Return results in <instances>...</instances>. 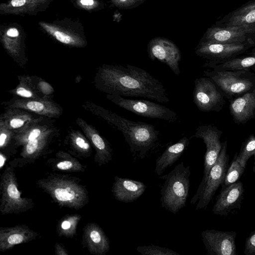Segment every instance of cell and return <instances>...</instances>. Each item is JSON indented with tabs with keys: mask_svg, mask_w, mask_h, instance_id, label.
I'll return each instance as SVG.
<instances>
[{
	"mask_svg": "<svg viewBox=\"0 0 255 255\" xmlns=\"http://www.w3.org/2000/svg\"><path fill=\"white\" fill-rule=\"evenodd\" d=\"M0 191V212L2 215L21 213L33 207L31 199L21 197L16 176L11 167H6L2 173Z\"/></svg>",
	"mask_w": 255,
	"mask_h": 255,
	"instance_id": "6",
	"label": "cell"
},
{
	"mask_svg": "<svg viewBox=\"0 0 255 255\" xmlns=\"http://www.w3.org/2000/svg\"><path fill=\"white\" fill-rule=\"evenodd\" d=\"M147 52L152 61L157 59L167 65L175 74H180L179 63L181 59V52L172 41L163 37H155L149 42Z\"/></svg>",
	"mask_w": 255,
	"mask_h": 255,
	"instance_id": "13",
	"label": "cell"
},
{
	"mask_svg": "<svg viewBox=\"0 0 255 255\" xmlns=\"http://www.w3.org/2000/svg\"><path fill=\"white\" fill-rule=\"evenodd\" d=\"M250 55L255 56V46L254 48L252 49Z\"/></svg>",
	"mask_w": 255,
	"mask_h": 255,
	"instance_id": "42",
	"label": "cell"
},
{
	"mask_svg": "<svg viewBox=\"0 0 255 255\" xmlns=\"http://www.w3.org/2000/svg\"><path fill=\"white\" fill-rule=\"evenodd\" d=\"M55 254L56 255H67V250L61 245L56 243L55 245Z\"/></svg>",
	"mask_w": 255,
	"mask_h": 255,
	"instance_id": "33",
	"label": "cell"
},
{
	"mask_svg": "<svg viewBox=\"0 0 255 255\" xmlns=\"http://www.w3.org/2000/svg\"><path fill=\"white\" fill-rule=\"evenodd\" d=\"M217 71H240L255 69V56H237L217 62H207L205 65Z\"/></svg>",
	"mask_w": 255,
	"mask_h": 255,
	"instance_id": "22",
	"label": "cell"
},
{
	"mask_svg": "<svg viewBox=\"0 0 255 255\" xmlns=\"http://www.w3.org/2000/svg\"><path fill=\"white\" fill-rule=\"evenodd\" d=\"M190 167L183 161L159 178L164 181L160 190V204L163 208L176 214L186 205L190 189Z\"/></svg>",
	"mask_w": 255,
	"mask_h": 255,
	"instance_id": "4",
	"label": "cell"
},
{
	"mask_svg": "<svg viewBox=\"0 0 255 255\" xmlns=\"http://www.w3.org/2000/svg\"><path fill=\"white\" fill-rule=\"evenodd\" d=\"M24 121L20 119H13L10 121V125L13 128H18L21 127Z\"/></svg>",
	"mask_w": 255,
	"mask_h": 255,
	"instance_id": "34",
	"label": "cell"
},
{
	"mask_svg": "<svg viewBox=\"0 0 255 255\" xmlns=\"http://www.w3.org/2000/svg\"><path fill=\"white\" fill-rule=\"evenodd\" d=\"M16 93L18 95L27 98L32 96V93L30 91L22 88H19L16 91Z\"/></svg>",
	"mask_w": 255,
	"mask_h": 255,
	"instance_id": "35",
	"label": "cell"
},
{
	"mask_svg": "<svg viewBox=\"0 0 255 255\" xmlns=\"http://www.w3.org/2000/svg\"><path fill=\"white\" fill-rule=\"evenodd\" d=\"M255 46L253 43H223L200 41L195 49V53L207 59L209 62H217L243 54Z\"/></svg>",
	"mask_w": 255,
	"mask_h": 255,
	"instance_id": "12",
	"label": "cell"
},
{
	"mask_svg": "<svg viewBox=\"0 0 255 255\" xmlns=\"http://www.w3.org/2000/svg\"><path fill=\"white\" fill-rule=\"evenodd\" d=\"M82 218L80 214L67 215L58 222L57 232L60 237L72 238L76 235L77 225Z\"/></svg>",
	"mask_w": 255,
	"mask_h": 255,
	"instance_id": "23",
	"label": "cell"
},
{
	"mask_svg": "<svg viewBox=\"0 0 255 255\" xmlns=\"http://www.w3.org/2000/svg\"><path fill=\"white\" fill-rule=\"evenodd\" d=\"M53 167L58 170L65 172H80L84 169V166L77 160L70 157H66L56 161Z\"/></svg>",
	"mask_w": 255,
	"mask_h": 255,
	"instance_id": "26",
	"label": "cell"
},
{
	"mask_svg": "<svg viewBox=\"0 0 255 255\" xmlns=\"http://www.w3.org/2000/svg\"><path fill=\"white\" fill-rule=\"evenodd\" d=\"M75 144L82 151H88L90 148L89 144L86 142L84 139L81 137H77L76 138Z\"/></svg>",
	"mask_w": 255,
	"mask_h": 255,
	"instance_id": "32",
	"label": "cell"
},
{
	"mask_svg": "<svg viewBox=\"0 0 255 255\" xmlns=\"http://www.w3.org/2000/svg\"><path fill=\"white\" fill-rule=\"evenodd\" d=\"M6 138L7 136L4 133H1L0 135V147L1 148L5 144Z\"/></svg>",
	"mask_w": 255,
	"mask_h": 255,
	"instance_id": "39",
	"label": "cell"
},
{
	"mask_svg": "<svg viewBox=\"0 0 255 255\" xmlns=\"http://www.w3.org/2000/svg\"><path fill=\"white\" fill-rule=\"evenodd\" d=\"M6 158L5 156L2 154H0V168H2L5 164Z\"/></svg>",
	"mask_w": 255,
	"mask_h": 255,
	"instance_id": "41",
	"label": "cell"
},
{
	"mask_svg": "<svg viewBox=\"0 0 255 255\" xmlns=\"http://www.w3.org/2000/svg\"><path fill=\"white\" fill-rule=\"evenodd\" d=\"M6 34L9 36L14 37L18 36L19 32L15 28H10L8 29Z\"/></svg>",
	"mask_w": 255,
	"mask_h": 255,
	"instance_id": "38",
	"label": "cell"
},
{
	"mask_svg": "<svg viewBox=\"0 0 255 255\" xmlns=\"http://www.w3.org/2000/svg\"><path fill=\"white\" fill-rule=\"evenodd\" d=\"M251 156L254 157V167H255V135L254 134H250L249 137L242 142L240 151L237 155V160L243 167L246 168L248 161Z\"/></svg>",
	"mask_w": 255,
	"mask_h": 255,
	"instance_id": "24",
	"label": "cell"
},
{
	"mask_svg": "<svg viewBox=\"0 0 255 255\" xmlns=\"http://www.w3.org/2000/svg\"><path fill=\"white\" fill-rule=\"evenodd\" d=\"M80 2L85 5H92L94 3L93 0H81Z\"/></svg>",
	"mask_w": 255,
	"mask_h": 255,
	"instance_id": "40",
	"label": "cell"
},
{
	"mask_svg": "<svg viewBox=\"0 0 255 255\" xmlns=\"http://www.w3.org/2000/svg\"><path fill=\"white\" fill-rule=\"evenodd\" d=\"M244 253L246 255H255V230L247 238Z\"/></svg>",
	"mask_w": 255,
	"mask_h": 255,
	"instance_id": "30",
	"label": "cell"
},
{
	"mask_svg": "<svg viewBox=\"0 0 255 255\" xmlns=\"http://www.w3.org/2000/svg\"><path fill=\"white\" fill-rule=\"evenodd\" d=\"M136 250L142 255H180L178 253L168 248L153 245L138 246Z\"/></svg>",
	"mask_w": 255,
	"mask_h": 255,
	"instance_id": "27",
	"label": "cell"
},
{
	"mask_svg": "<svg viewBox=\"0 0 255 255\" xmlns=\"http://www.w3.org/2000/svg\"><path fill=\"white\" fill-rule=\"evenodd\" d=\"M26 2V0H11L10 4L14 7H18L23 6Z\"/></svg>",
	"mask_w": 255,
	"mask_h": 255,
	"instance_id": "37",
	"label": "cell"
},
{
	"mask_svg": "<svg viewBox=\"0 0 255 255\" xmlns=\"http://www.w3.org/2000/svg\"><path fill=\"white\" fill-rule=\"evenodd\" d=\"M236 236L235 232L213 229L201 233L202 240L208 255H236Z\"/></svg>",
	"mask_w": 255,
	"mask_h": 255,
	"instance_id": "14",
	"label": "cell"
},
{
	"mask_svg": "<svg viewBox=\"0 0 255 255\" xmlns=\"http://www.w3.org/2000/svg\"><path fill=\"white\" fill-rule=\"evenodd\" d=\"M193 92V100L198 109L204 112H220L225 104L221 90L209 77L196 78Z\"/></svg>",
	"mask_w": 255,
	"mask_h": 255,
	"instance_id": "10",
	"label": "cell"
},
{
	"mask_svg": "<svg viewBox=\"0 0 255 255\" xmlns=\"http://www.w3.org/2000/svg\"><path fill=\"white\" fill-rule=\"evenodd\" d=\"M27 108L34 112H40L43 110L44 105L40 102L31 101L26 105Z\"/></svg>",
	"mask_w": 255,
	"mask_h": 255,
	"instance_id": "31",
	"label": "cell"
},
{
	"mask_svg": "<svg viewBox=\"0 0 255 255\" xmlns=\"http://www.w3.org/2000/svg\"><path fill=\"white\" fill-rule=\"evenodd\" d=\"M114 5L124 9H131L142 4L145 0H111Z\"/></svg>",
	"mask_w": 255,
	"mask_h": 255,
	"instance_id": "29",
	"label": "cell"
},
{
	"mask_svg": "<svg viewBox=\"0 0 255 255\" xmlns=\"http://www.w3.org/2000/svg\"><path fill=\"white\" fill-rule=\"evenodd\" d=\"M110 98L119 106L138 116L159 119L168 122H174L178 118L177 113L173 111L150 101L127 99L118 95H113Z\"/></svg>",
	"mask_w": 255,
	"mask_h": 255,
	"instance_id": "8",
	"label": "cell"
},
{
	"mask_svg": "<svg viewBox=\"0 0 255 255\" xmlns=\"http://www.w3.org/2000/svg\"><path fill=\"white\" fill-rule=\"evenodd\" d=\"M201 42L255 44V23L234 26L214 25L208 28Z\"/></svg>",
	"mask_w": 255,
	"mask_h": 255,
	"instance_id": "11",
	"label": "cell"
},
{
	"mask_svg": "<svg viewBox=\"0 0 255 255\" xmlns=\"http://www.w3.org/2000/svg\"><path fill=\"white\" fill-rule=\"evenodd\" d=\"M255 23V0L249 1L225 16L215 25L234 26Z\"/></svg>",
	"mask_w": 255,
	"mask_h": 255,
	"instance_id": "20",
	"label": "cell"
},
{
	"mask_svg": "<svg viewBox=\"0 0 255 255\" xmlns=\"http://www.w3.org/2000/svg\"><path fill=\"white\" fill-rule=\"evenodd\" d=\"M222 133L223 131L215 126L211 125H202L196 128L195 132L191 137L202 139L206 147L204 156L203 177L196 193L191 200V204H194L199 199L209 171L218 158L222 146V142L220 140Z\"/></svg>",
	"mask_w": 255,
	"mask_h": 255,
	"instance_id": "7",
	"label": "cell"
},
{
	"mask_svg": "<svg viewBox=\"0 0 255 255\" xmlns=\"http://www.w3.org/2000/svg\"><path fill=\"white\" fill-rule=\"evenodd\" d=\"M105 70L107 91L113 95L146 98L160 103L169 101L162 84L144 69L127 64L111 66Z\"/></svg>",
	"mask_w": 255,
	"mask_h": 255,
	"instance_id": "1",
	"label": "cell"
},
{
	"mask_svg": "<svg viewBox=\"0 0 255 255\" xmlns=\"http://www.w3.org/2000/svg\"><path fill=\"white\" fill-rule=\"evenodd\" d=\"M38 234L25 225L0 229V251L2 252L15 246L35 240Z\"/></svg>",
	"mask_w": 255,
	"mask_h": 255,
	"instance_id": "17",
	"label": "cell"
},
{
	"mask_svg": "<svg viewBox=\"0 0 255 255\" xmlns=\"http://www.w3.org/2000/svg\"><path fill=\"white\" fill-rule=\"evenodd\" d=\"M112 192L120 202L130 203L136 200L145 192L146 186L142 182L115 176Z\"/></svg>",
	"mask_w": 255,
	"mask_h": 255,
	"instance_id": "19",
	"label": "cell"
},
{
	"mask_svg": "<svg viewBox=\"0 0 255 255\" xmlns=\"http://www.w3.org/2000/svg\"><path fill=\"white\" fill-rule=\"evenodd\" d=\"M37 184L60 207L79 210L89 202L87 190L75 178L51 174Z\"/></svg>",
	"mask_w": 255,
	"mask_h": 255,
	"instance_id": "2",
	"label": "cell"
},
{
	"mask_svg": "<svg viewBox=\"0 0 255 255\" xmlns=\"http://www.w3.org/2000/svg\"></svg>",
	"mask_w": 255,
	"mask_h": 255,
	"instance_id": "43",
	"label": "cell"
},
{
	"mask_svg": "<svg viewBox=\"0 0 255 255\" xmlns=\"http://www.w3.org/2000/svg\"><path fill=\"white\" fill-rule=\"evenodd\" d=\"M237 154L238 153L236 152L231 165L228 168L225 180L222 185V188H224L238 181L245 172L246 168L237 160Z\"/></svg>",
	"mask_w": 255,
	"mask_h": 255,
	"instance_id": "25",
	"label": "cell"
},
{
	"mask_svg": "<svg viewBox=\"0 0 255 255\" xmlns=\"http://www.w3.org/2000/svg\"><path fill=\"white\" fill-rule=\"evenodd\" d=\"M41 24L46 30V31L52 34L56 39L60 42L65 44H70L74 42V39L70 35L61 31L56 30L53 27L44 23H41Z\"/></svg>",
	"mask_w": 255,
	"mask_h": 255,
	"instance_id": "28",
	"label": "cell"
},
{
	"mask_svg": "<svg viewBox=\"0 0 255 255\" xmlns=\"http://www.w3.org/2000/svg\"><path fill=\"white\" fill-rule=\"evenodd\" d=\"M107 120L120 130L131 152L144 158L158 139L159 131L153 125L132 121L114 113H107Z\"/></svg>",
	"mask_w": 255,
	"mask_h": 255,
	"instance_id": "3",
	"label": "cell"
},
{
	"mask_svg": "<svg viewBox=\"0 0 255 255\" xmlns=\"http://www.w3.org/2000/svg\"><path fill=\"white\" fill-rule=\"evenodd\" d=\"M189 144V139L184 136L177 142L167 147L156 160L155 173L161 176L165 169L178 160Z\"/></svg>",
	"mask_w": 255,
	"mask_h": 255,
	"instance_id": "21",
	"label": "cell"
},
{
	"mask_svg": "<svg viewBox=\"0 0 255 255\" xmlns=\"http://www.w3.org/2000/svg\"><path fill=\"white\" fill-rule=\"evenodd\" d=\"M227 140L222 142L221 151L209 171L203 192L196 205V210L206 208L216 191L225 180L229 166L230 157L227 153Z\"/></svg>",
	"mask_w": 255,
	"mask_h": 255,
	"instance_id": "9",
	"label": "cell"
},
{
	"mask_svg": "<svg viewBox=\"0 0 255 255\" xmlns=\"http://www.w3.org/2000/svg\"><path fill=\"white\" fill-rule=\"evenodd\" d=\"M82 238L83 244L91 254L105 255L110 250L109 238L96 223H89L84 227Z\"/></svg>",
	"mask_w": 255,
	"mask_h": 255,
	"instance_id": "18",
	"label": "cell"
},
{
	"mask_svg": "<svg viewBox=\"0 0 255 255\" xmlns=\"http://www.w3.org/2000/svg\"><path fill=\"white\" fill-rule=\"evenodd\" d=\"M229 109L234 122L244 124L255 117V88L229 100Z\"/></svg>",
	"mask_w": 255,
	"mask_h": 255,
	"instance_id": "16",
	"label": "cell"
},
{
	"mask_svg": "<svg viewBox=\"0 0 255 255\" xmlns=\"http://www.w3.org/2000/svg\"><path fill=\"white\" fill-rule=\"evenodd\" d=\"M40 134V130L39 129H34L32 130L27 137V141L37 138Z\"/></svg>",
	"mask_w": 255,
	"mask_h": 255,
	"instance_id": "36",
	"label": "cell"
},
{
	"mask_svg": "<svg viewBox=\"0 0 255 255\" xmlns=\"http://www.w3.org/2000/svg\"><path fill=\"white\" fill-rule=\"evenodd\" d=\"M229 100L255 88V74L251 70L204 71Z\"/></svg>",
	"mask_w": 255,
	"mask_h": 255,
	"instance_id": "5",
	"label": "cell"
},
{
	"mask_svg": "<svg viewBox=\"0 0 255 255\" xmlns=\"http://www.w3.org/2000/svg\"><path fill=\"white\" fill-rule=\"evenodd\" d=\"M244 192L243 184L239 180L222 188L213 206V213L226 216L234 209H240L244 199Z\"/></svg>",
	"mask_w": 255,
	"mask_h": 255,
	"instance_id": "15",
	"label": "cell"
}]
</instances>
